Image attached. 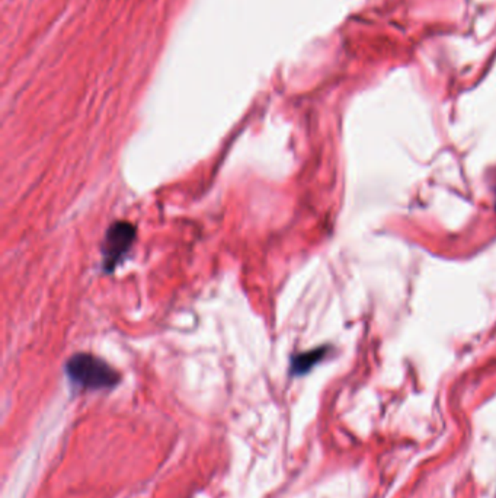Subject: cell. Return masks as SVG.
Returning <instances> with one entry per match:
<instances>
[{
	"instance_id": "6da1fadb",
	"label": "cell",
	"mask_w": 496,
	"mask_h": 498,
	"mask_svg": "<svg viewBox=\"0 0 496 498\" xmlns=\"http://www.w3.org/2000/svg\"><path fill=\"white\" fill-rule=\"evenodd\" d=\"M66 373L70 382L83 391H105L115 387L119 373L99 357L88 353H77L66 363Z\"/></svg>"
},
{
	"instance_id": "7a4b0ae2",
	"label": "cell",
	"mask_w": 496,
	"mask_h": 498,
	"mask_svg": "<svg viewBox=\"0 0 496 498\" xmlns=\"http://www.w3.org/2000/svg\"><path fill=\"white\" fill-rule=\"evenodd\" d=\"M135 241V227L129 222H115L108 227L102 246V266L111 274L127 258Z\"/></svg>"
},
{
	"instance_id": "3957f363",
	"label": "cell",
	"mask_w": 496,
	"mask_h": 498,
	"mask_svg": "<svg viewBox=\"0 0 496 498\" xmlns=\"http://www.w3.org/2000/svg\"><path fill=\"white\" fill-rule=\"evenodd\" d=\"M328 348L326 347H320L312 351H306L301 354L294 355L291 359V375L294 376H300L307 373L310 369H312L315 364H317L324 354H326Z\"/></svg>"
}]
</instances>
